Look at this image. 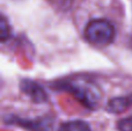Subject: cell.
<instances>
[{
	"label": "cell",
	"instance_id": "cell-1",
	"mask_svg": "<svg viewBox=\"0 0 132 131\" xmlns=\"http://www.w3.org/2000/svg\"><path fill=\"white\" fill-rule=\"evenodd\" d=\"M85 39L93 45L107 46L111 44L116 36V29L105 19H94L87 23L84 31Z\"/></svg>",
	"mask_w": 132,
	"mask_h": 131
},
{
	"label": "cell",
	"instance_id": "cell-2",
	"mask_svg": "<svg viewBox=\"0 0 132 131\" xmlns=\"http://www.w3.org/2000/svg\"><path fill=\"white\" fill-rule=\"evenodd\" d=\"M68 91L73 95H75V97L79 99L82 103H85V106L90 109L95 108L101 97L98 88L92 83H86L84 80H75L70 85Z\"/></svg>",
	"mask_w": 132,
	"mask_h": 131
},
{
	"label": "cell",
	"instance_id": "cell-3",
	"mask_svg": "<svg viewBox=\"0 0 132 131\" xmlns=\"http://www.w3.org/2000/svg\"><path fill=\"white\" fill-rule=\"evenodd\" d=\"M21 89L32 100V101L41 103L46 100V94L44 89L38 85V84L34 83L30 80H23L21 84Z\"/></svg>",
	"mask_w": 132,
	"mask_h": 131
},
{
	"label": "cell",
	"instance_id": "cell-4",
	"mask_svg": "<svg viewBox=\"0 0 132 131\" xmlns=\"http://www.w3.org/2000/svg\"><path fill=\"white\" fill-rule=\"evenodd\" d=\"M58 131H90V127L85 121L74 120L63 123Z\"/></svg>",
	"mask_w": 132,
	"mask_h": 131
},
{
	"label": "cell",
	"instance_id": "cell-5",
	"mask_svg": "<svg viewBox=\"0 0 132 131\" xmlns=\"http://www.w3.org/2000/svg\"><path fill=\"white\" fill-rule=\"evenodd\" d=\"M131 104L129 97H115L108 102L107 109L110 113H122Z\"/></svg>",
	"mask_w": 132,
	"mask_h": 131
},
{
	"label": "cell",
	"instance_id": "cell-6",
	"mask_svg": "<svg viewBox=\"0 0 132 131\" xmlns=\"http://www.w3.org/2000/svg\"><path fill=\"white\" fill-rule=\"evenodd\" d=\"M118 131H132V116L122 118L117 124Z\"/></svg>",
	"mask_w": 132,
	"mask_h": 131
},
{
	"label": "cell",
	"instance_id": "cell-7",
	"mask_svg": "<svg viewBox=\"0 0 132 131\" xmlns=\"http://www.w3.org/2000/svg\"><path fill=\"white\" fill-rule=\"evenodd\" d=\"M9 37V28H8V23L6 21V18L2 16L1 18V41L5 42L7 38Z\"/></svg>",
	"mask_w": 132,
	"mask_h": 131
}]
</instances>
